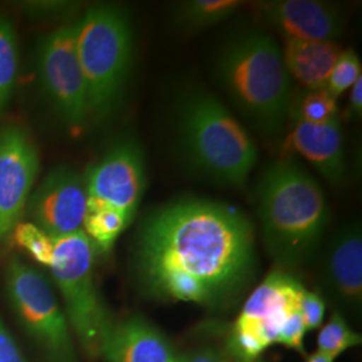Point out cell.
<instances>
[{"instance_id": "6da1fadb", "label": "cell", "mask_w": 362, "mask_h": 362, "mask_svg": "<svg viewBox=\"0 0 362 362\" xmlns=\"http://www.w3.org/2000/svg\"><path fill=\"white\" fill-rule=\"evenodd\" d=\"M254 264L252 223L226 203L175 200L155 209L139 230L137 274L156 297L218 302L245 286Z\"/></svg>"}, {"instance_id": "7a4b0ae2", "label": "cell", "mask_w": 362, "mask_h": 362, "mask_svg": "<svg viewBox=\"0 0 362 362\" xmlns=\"http://www.w3.org/2000/svg\"><path fill=\"white\" fill-rule=\"evenodd\" d=\"M258 216L264 246L284 269L293 270L321 246L330 209L321 185L287 157L270 164L257 187Z\"/></svg>"}, {"instance_id": "3957f363", "label": "cell", "mask_w": 362, "mask_h": 362, "mask_svg": "<svg viewBox=\"0 0 362 362\" xmlns=\"http://www.w3.org/2000/svg\"><path fill=\"white\" fill-rule=\"evenodd\" d=\"M214 74L255 129L269 139L285 133L294 94L282 52L270 35L242 31L230 37L215 55Z\"/></svg>"}, {"instance_id": "277c9868", "label": "cell", "mask_w": 362, "mask_h": 362, "mask_svg": "<svg viewBox=\"0 0 362 362\" xmlns=\"http://www.w3.org/2000/svg\"><path fill=\"white\" fill-rule=\"evenodd\" d=\"M175 145L184 164L211 182L243 188L257 165L251 136L228 107L209 91H180L173 110Z\"/></svg>"}, {"instance_id": "5b68a950", "label": "cell", "mask_w": 362, "mask_h": 362, "mask_svg": "<svg viewBox=\"0 0 362 362\" xmlns=\"http://www.w3.org/2000/svg\"><path fill=\"white\" fill-rule=\"evenodd\" d=\"M76 43L89 118L103 121L116 112L129 81L134 52L129 15L113 4L93 6L76 22Z\"/></svg>"}, {"instance_id": "8992f818", "label": "cell", "mask_w": 362, "mask_h": 362, "mask_svg": "<svg viewBox=\"0 0 362 362\" xmlns=\"http://www.w3.org/2000/svg\"><path fill=\"white\" fill-rule=\"evenodd\" d=\"M52 240L50 270L65 300L67 321L86 353L98 357L105 332L113 321L94 282L95 247L82 230Z\"/></svg>"}, {"instance_id": "52a82bcc", "label": "cell", "mask_w": 362, "mask_h": 362, "mask_svg": "<svg viewBox=\"0 0 362 362\" xmlns=\"http://www.w3.org/2000/svg\"><path fill=\"white\" fill-rule=\"evenodd\" d=\"M6 290L27 333L52 362H77L69 322L49 281L18 258L6 270Z\"/></svg>"}, {"instance_id": "ba28073f", "label": "cell", "mask_w": 362, "mask_h": 362, "mask_svg": "<svg viewBox=\"0 0 362 362\" xmlns=\"http://www.w3.org/2000/svg\"><path fill=\"white\" fill-rule=\"evenodd\" d=\"M37 70L45 94L54 110L73 130L89 119L86 83L78 59L76 23L58 27L38 46Z\"/></svg>"}, {"instance_id": "9c48e42d", "label": "cell", "mask_w": 362, "mask_h": 362, "mask_svg": "<svg viewBox=\"0 0 362 362\" xmlns=\"http://www.w3.org/2000/svg\"><path fill=\"white\" fill-rule=\"evenodd\" d=\"M83 180L88 209L113 208L133 220L146 184L141 145L133 139L119 140L91 165Z\"/></svg>"}, {"instance_id": "30bf717a", "label": "cell", "mask_w": 362, "mask_h": 362, "mask_svg": "<svg viewBox=\"0 0 362 362\" xmlns=\"http://www.w3.org/2000/svg\"><path fill=\"white\" fill-rule=\"evenodd\" d=\"M35 145L19 127L0 132V246L7 242L26 209L38 176Z\"/></svg>"}, {"instance_id": "8fae6325", "label": "cell", "mask_w": 362, "mask_h": 362, "mask_svg": "<svg viewBox=\"0 0 362 362\" xmlns=\"http://www.w3.org/2000/svg\"><path fill=\"white\" fill-rule=\"evenodd\" d=\"M26 209L31 223L52 238L77 233L88 212L85 180L66 165L57 167L30 196Z\"/></svg>"}, {"instance_id": "7c38bea8", "label": "cell", "mask_w": 362, "mask_h": 362, "mask_svg": "<svg viewBox=\"0 0 362 362\" xmlns=\"http://www.w3.org/2000/svg\"><path fill=\"white\" fill-rule=\"evenodd\" d=\"M305 287L287 272H272L247 299L235 329L251 333L269 348L276 342L286 320L300 310Z\"/></svg>"}, {"instance_id": "4fadbf2b", "label": "cell", "mask_w": 362, "mask_h": 362, "mask_svg": "<svg viewBox=\"0 0 362 362\" xmlns=\"http://www.w3.org/2000/svg\"><path fill=\"white\" fill-rule=\"evenodd\" d=\"M255 8L285 39L336 42L345 26L341 8L329 1L269 0L258 1Z\"/></svg>"}, {"instance_id": "5bb4252c", "label": "cell", "mask_w": 362, "mask_h": 362, "mask_svg": "<svg viewBox=\"0 0 362 362\" xmlns=\"http://www.w3.org/2000/svg\"><path fill=\"white\" fill-rule=\"evenodd\" d=\"M322 284L338 305L361 310L362 233L358 221L339 228L330 239L322 260Z\"/></svg>"}, {"instance_id": "9a60e30c", "label": "cell", "mask_w": 362, "mask_h": 362, "mask_svg": "<svg viewBox=\"0 0 362 362\" xmlns=\"http://www.w3.org/2000/svg\"><path fill=\"white\" fill-rule=\"evenodd\" d=\"M288 145L305 157L332 185L342 184L346 173V161L339 117L322 125L293 121Z\"/></svg>"}, {"instance_id": "2e32d148", "label": "cell", "mask_w": 362, "mask_h": 362, "mask_svg": "<svg viewBox=\"0 0 362 362\" xmlns=\"http://www.w3.org/2000/svg\"><path fill=\"white\" fill-rule=\"evenodd\" d=\"M100 356L107 362H177L168 341L143 318L112 322Z\"/></svg>"}, {"instance_id": "e0dca14e", "label": "cell", "mask_w": 362, "mask_h": 362, "mask_svg": "<svg viewBox=\"0 0 362 362\" xmlns=\"http://www.w3.org/2000/svg\"><path fill=\"white\" fill-rule=\"evenodd\" d=\"M282 58L288 76L306 90L325 89L341 49L336 42L285 39Z\"/></svg>"}, {"instance_id": "ac0fdd59", "label": "cell", "mask_w": 362, "mask_h": 362, "mask_svg": "<svg viewBox=\"0 0 362 362\" xmlns=\"http://www.w3.org/2000/svg\"><path fill=\"white\" fill-rule=\"evenodd\" d=\"M240 0H187L177 3L172 13L173 26L184 33H197L216 26L238 13Z\"/></svg>"}, {"instance_id": "d6986e66", "label": "cell", "mask_w": 362, "mask_h": 362, "mask_svg": "<svg viewBox=\"0 0 362 362\" xmlns=\"http://www.w3.org/2000/svg\"><path fill=\"white\" fill-rule=\"evenodd\" d=\"M130 221L132 220L125 214L113 208H89L82 231L86 233L95 248L98 247L103 251H109Z\"/></svg>"}, {"instance_id": "ffe728a7", "label": "cell", "mask_w": 362, "mask_h": 362, "mask_svg": "<svg viewBox=\"0 0 362 362\" xmlns=\"http://www.w3.org/2000/svg\"><path fill=\"white\" fill-rule=\"evenodd\" d=\"M338 117L337 100L326 89L306 90L294 97L290 121L322 125Z\"/></svg>"}, {"instance_id": "44dd1931", "label": "cell", "mask_w": 362, "mask_h": 362, "mask_svg": "<svg viewBox=\"0 0 362 362\" xmlns=\"http://www.w3.org/2000/svg\"><path fill=\"white\" fill-rule=\"evenodd\" d=\"M19 52L13 23L0 16V117L13 94L18 77Z\"/></svg>"}, {"instance_id": "7402d4cb", "label": "cell", "mask_w": 362, "mask_h": 362, "mask_svg": "<svg viewBox=\"0 0 362 362\" xmlns=\"http://www.w3.org/2000/svg\"><path fill=\"white\" fill-rule=\"evenodd\" d=\"M11 235L16 246L30 254L35 262L50 267L54 255V240L50 235L31 221L18 223Z\"/></svg>"}, {"instance_id": "603a6c76", "label": "cell", "mask_w": 362, "mask_h": 362, "mask_svg": "<svg viewBox=\"0 0 362 362\" xmlns=\"http://www.w3.org/2000/svg\"><path fill=\"white\" fill-rule=\"evenodd\" d=\"M361 344V336L350 329L339 313H334L318 336L320 351L336 358L345 350Z\"/></svg>"}, {"instance_id": "cb8c5ba5", "label": "cell", "mask_w": 362, "mask_h": 362, "mask_svg": "<svg viewBox=\"0 0 362 362\" xmlns=\"http://www.w3.org/2000/svg\"><path fill=\"white\" fill-rule=\"evenodd\" d=\"M361 77L362 66L358 55L351 49L342 50L330 73L325 89L337 100L341 94L349 90L356 83V81Z\"/></svg>"}, {"instance_id": "d4e9b609", "label": "cell", "mask_w": 362, "mask_h": 362, "mask_svg": "<svg viewBox=\"0 0 362 362\" xmlns=\"http://www.w3.org/2000/svg\"><path fill=\"white\" fill-rule=\"evenodd\" d=\"M305 324L300 310L293 313L282 326L279 334L276 337V342L282 344L290 349L298 350L303 353V337H305Z\"/></svg>"}, {"instance_id": "484cf974", "label": "cell", "mask_w": 362, "mask_h": 362, "mask_svg": "<svg viewBox=\"0 0 362 362\" xmlns=\"http://www.w3.org/2000/svg\"><path fill=\"white\" fill-rule=\"evenodd\" d=\"M300 314L306 330H314L320 327L324 321L325 302L317 293L308 291L305 288L302 302H300Z\"/></svg>"}, {"instance_id": "4316f807", "label": "cell", "mask_w": 362, "mask_h": 362, "mask_svg": "<svg viewBox=\"0 0 362 362\" xmlns=\"http://www.w3.org/2000/svg\"><path fill=\"white\" fill-rule=\"evenodd\" d=\"M0 362H26L13 337L0 320Z\"/></svg>"}, {"instance_id": "83f0119b", "label": "cell", "mask_w": 362, "mask_h": 362, "mask_svg": "<svg viewBox=\"0 0 362 362\" xmlns=\"http://www.w3.org/2000/svg\"><path fill=\"white\" fill-rule=\"evenodd\" d=\"M177 362H239L235 361L228 353L220 350L206 349L194 351L177 358Z\"/></svg>"}, {"instance_id": "f1b7e54d", "label": "cell", "mask_w": 362, "mask_h": 362, "mask_svg": "<svg viewBox=\"0 0 362 362\" xmlns=\"http://www.w3.org/2000/svg\"><path fill=\"white\" fill-rule=\"evenodd\" d=\"M349 113L354 118L362 116V77L356 81V83L349 89Z\"/></svg>"}, {"instance_id": "f546056e", "label": "cell", "mask_w": 362, "mask_h": 362, "mask_svg": "<svg viewBox=\"0 0 362 362\" xmlns=\"http://www.w3.org/2000/svg\"><path fill=\"white\" fill-rule=\"evenodd\" d=\"M333 360L334 358H332L330 356L324 354L321 351H317V353H314L313 356H310V358L308 360V362H333Z\"/></svg>"}]
</instances>
